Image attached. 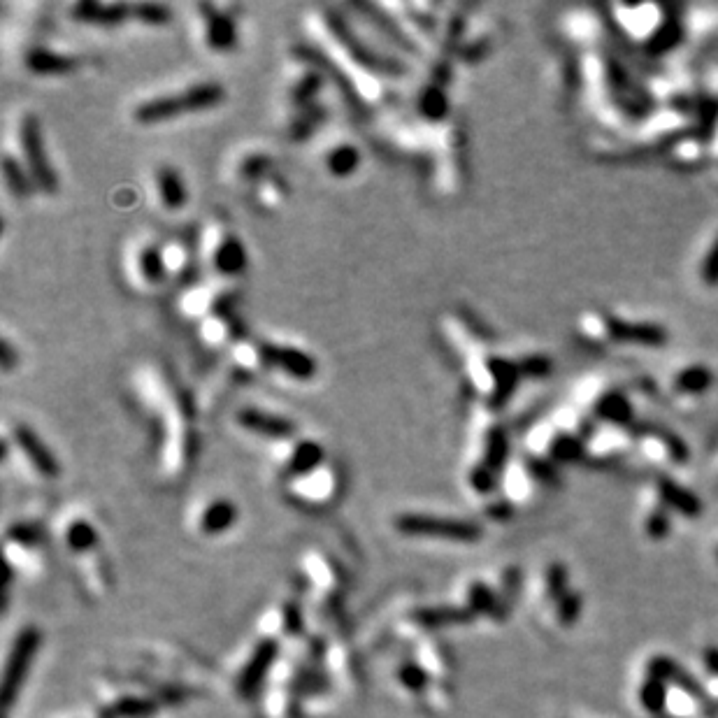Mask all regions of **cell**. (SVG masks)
<instances>
[{
	"instance_id": "22",
	"label": "cell",
	"mask_w": 718,
	"mask_h": 718,
	"mask_svg": "<svg viewBox=\"0 0 718 718\" xmlns=\"http://www.w3.org/2000/svg\"><path fill=\"white\" fill-rule=\"evenodd\" d=\"M235 426L244 433L254 435V437H263V440L282 444L289 442L293 437H298V426L296 421H291L289 416L270 412V409L258 407V405H242L235 409L233 414Z\"/></svg>"
},
{
	"instance_id": "41",
	"label": "cell",
	"mask_w": 718,
	"mask_h": 718,
	"mask_svg": "<svg viewBox=\"0 0 718 718\" xmlns=\"http://www.w3.org/2000/svg\"><path fill=\"white\" fill-rule=\"evenodd\" d=\"M63 540L73 554H89L98 547V530L91 521L77 516V519L68 521L66 530H63Z\"/></svg>"
},
{
	"instance_id": "29",
	"label": "cell",
	"mask_w": 718,
	"mask_h": 718,
	"mask_svg": "<svg viewBox=\"0 0 718 718\" xmlns=\"http://www.w3.org/2000/svg\"><path fill=\"white\" fill-rule=\"evenodd\" d=\"M198 335L207 347L228 349V351L247 337L244 335V326L238 314H235V310L217 312L212 314V317L198 321Z\"/></svg>"
},
{
	"instance_id": "42",
	"label": "cell",
	"mask_w": 718,
	"mask_h": 718,
	"mask_svg": "<svg viewBox=\"0 0 718 718\" xmlns=\"http://www.w3.org/2000/svg\"><path fill=\"white\" fill-rule=\"evenodd\" d=\"M154 712V702L145 698H121L119 702H114V705L105 707L103 712H100V718H145Z\"/></svg>"
},
{
	"instance_id": "45",
	"label": "cell",
	"mask_w": 718,
	"mask_h": 718,
	"mask_svg": "<svg viewBox=\"0 0 718 718\" xmlns=\"http://www.w3.org/2000/svg\"><path fill=\"white\" fill-rule=\"evenodd\" d=\"M38 528L31 526V523H14V526L7 530V542L17 544L19 549H31L38 544Z\"/></svg>"
},
{
	"instance_id": "46",
	"label": "cell",
	"mask_w": 718,
	"mask_h": 718,
	"mask_svg": "<svg viewBox=\"0 0 718 718\" xmlns=\"http://www.w3.org/2000/svg\"><path fill=\"white\" fill-rule=\"evenodd\" d=\"M493 607V593L484 584H472L468 591V609L470 612H484Z\"/></svg>"
},
{
	"instance_id": "35",
	"label": "cell",
	"mask_w": 718,
	"mask_h": 718,
	"mask_svg": "<svg viewBox=\"0 0 718 718\" xmlns=\"http://www.w3.org/2000/svg\"><path fill=\"white\" fill-rule=\"evenodd\" d=\"M495 38H498V31L491 24L481 26H470V31L465 33V38L458 45L454 59L458 63H465V66H477L486 59L488 54L493 52Z\"/></svg>"
},
{
	"instance_id": "1",
	"label": "cell",
	"mask_w": 718,
	"mask_h": 718,
	"mask_svg": "<svg viewBox=\"0 0 718 718\" xmlns=\"http://www.w3.org/2000/svg\"><path fill=\"white\" fill-rule=\"evenodd\" d=\"M314 52L326 63L337 86L361 110L389 103V80L405 73L396 59H384L354 33L349 21L335 10H317L310 17Z\"/></svg>"
},
{
	"instance_id": "38",
	"label": "cell",
	"mask_w": 718,
	"mask_h": 718,
	"mask_svg": "<svg viewBox=\"0 0 718 718\" xmlns=\"http://www.w3.org/2000/svg\"><path fill=\"white\" fill-rule=\"evenodd\" d=\"M198 258V251H193L186 240H168L163 242V263L168 279H184L191 277L193 261Z\"/></svg>"
},
{
	"instance_id": "14",
	"label": "cell",
	"mask_w": 718,
	"mask_h": 718,
	"mask_svg": "<svg viewBox=\"0 0 718 718\" xmlns=\"http://www.w3.org/2000/svg\"><path fill=\"white\" fill-rule=\"evenodd\" d=\"M393 526L400 535L407 537H437V540L470 544L481 537V528L470 519H456V516L405 512L398 514Z\"/></svg>"
},
{
	"instance_id": "28",
	"label": "cell",
	"mask_w": 718,
	"mask_h": 718,
	"mask_svg": "<svg viewBox=\"0 0 718 718\" xmlns=\"http://www.w3.org/2000/svg\"><path fill=\"white\" fill-rule=\"evenodd\" d=\"M70 17L77 24L96 28H117L133 21V3H98V0H84L70 7Z\"/></svg>"
},
{
	"instance_id": "11",
	"label": "cell",
	"mask_w": 718,
	"mask_h": 718,
	"mask_svg": "<svg viewBox=\"0 0 718 718\" xmlns=\"http://www.w3.org/2000/svg\"><path fill=\"white\" fill-rule=\"evenodd\" d=\"M430 163H433L435 184L442 193L451 196L463 189L465 175H468V135L456 117L435 128Z\"/></svg>"
},
{
	"instance_id": "24",
	"label": "cell",
	"mask_w": 718,
	"mask_h": 718,
	"mask_svg": "<svg viewBox=\"0 0 718 718\" xmlns=\"http://www.w3.org/2000/svg\"><path fill=\"white\" fill-rule=\"evenodd\" d=\"M128 277L138 289H156L168 279L163 263V242L140 240L128 251Z\"/></svg>"
},
{
	"instance_id": "20",
	"label": "cell",
	"mask_w": 718,
	"mask_h": 718,
	"mask_svg": "<svg viewBox=\"0 0 718 718\" xmlns=\"http://www.w3.org/2000/svg\"><path fill=\"white\" fill-rule=\"evenodd\" d=\"M42 642V633L38 628L28 626L21 630L14 639L10 656H7L5 663V674H3V707L10 709L17 700V695L21 693V686L28 677V670H31V663L35 658V653L40 649Z\"/></svg>"
},
{
	"instance_id": "2",
	"label": "cell",
	"mask_w": 718,
	"mask_h": 718,
	"mask_svg": "<svg viewBox=\"0 0 718 718\" xmlns=\"http://www.w3.org/2000/svg\"><path fill=\"white\" fill-rule=\"evenodd\" d=\"M138 393L159 421L165 472L172 477L184 475L198 454L196 412L189 393L156 368L140 372Z\"/></svg>"
},
{
	"instance_id": "37",
	"label": "cell",
	"mask_w": 718,
	"mask_h": 718,
	"mask_svg": "<svg viewBox=\"0 0 718 718\" xmlns=\"http://www.w3.org/2000/svg\"><path fill=\"white\" fill-rule=\"evenodd\" d=\"M291 196V186L286 182L284 175L272 172L263 182H258L254 189H249V198L258 210L263 212H277Z\"/></svg>"
},
{
	"instance_id": "10",
	"label": "cell",
	"mask_w": 718,
	"mask_h": 718,
	"mask_svg": "<svg viewBox=\"0 0 718 718\" xmlns=\"http://www.w3.org/2000/svg\"><path fill=\"white\" fill-rule=\"evenodd\" d=\"M653 396L679 412H693L716 386V368L702 358H681L651 379Z\"/></svg>"
},
{
	"instance_id": "34",
	"label": "cell",
	"mask_w": 718,
	"mask_h": 718,
	"mask_svg": "<svg viewBox=\"0 0 718 718\" xmlns=\"http://www.w3.org/2000/svg\"><path fill=\"white\" fill-rule=\"evenodd\" d=\"M667 161H670V165H674V168H681V170H695L700 168V165H707L709 161H712V147H709V131L707 135H700V133H686L684 138L674 142V145L667 149Z\"/></svg>"
},
{
	"instance_id": "33",
	"label": "cell",
	"mask_w": 718,
	"mask_h": 718,
	"mask_svg": "<svg viewBox=\"0 0 718 718\" xmlns=\"http://www.w3.org/2000/svg\"><path fill=\"white\" fill-rule=\"evenodd\" d=\"M337 484H340L337 470L333 468V465L323 463L321 468L310 472V475L291 481L289 491H291L293 498H298V500L323 502V500L333 498L335 491H337Z\"/></svg>"
},
{
	"instance_id": "8",
	"label": "cell",
	"mask_w": 718,
	"mask_h": 718,
	"mask_svg": "<svg viewBox=\"0 0 718 718\" xmlns=\"http://www.w3.org/2000/svg\"><path fill=\"white\" fill-rule=\"evenodd\" d=\"M512 458V437L505 419L479 405L472 419V458L465 472L468 486L477 495H491L502 484Z\"/></svg>"
},
{
	"instance_id": "30",
	"label": "cell",
	"mask_w": 718,
	"mask_h": 718,
	"mask_svg": "<svg viewBox=\"0 0 718 718\" xmlns=\"http://www.w3.org/2000/svg\"><path fill=\"white\" fill-rule=\"evenodd\" d=\"M363 163V152L356 142L337 138L326 142L321 152V165L326 170L328 177L333 179H349L354 177L358 170H361Z\"/></svg>"
},
{
	"instance_id": "39",
	"label": "cell",
	"mask_w": 718,
	"mask_h": 718,
	"mask_svg": "<svg viewBox=\"0 0 718 718\" xmlns=\"http://www.w3.org/2000/svg\"><path fill=\"white\" fill-rule=\"evenodd\" d=\"M470 619H472L470 609H456V607H426V609H416L412 614V621L428 630L456 626V623H468Z\"/></svg>"
},
{
	"instance_id": "26",
	"label": "cell",
	"mask_w": 718,
	"mask_h": 718,
	"mask_svg": "<svg viewBox=\"0 0 718 718\" xmlns=\"http://www.w3.org/2000/svg\"><path fill=\"white\" fill-rule=\"evenodd\" d=\"M24 68L35 77H63L82 66L80 54L61 52L49 45H31L24 52Z\"/></svg>"
},
{
	"instance_id": "4",
	"label": "cell",
	"mask_w": 718,
	"mask_h": 718,
	"mask_svg": "<svg viewBox=\"0 0 718 718\" xmlns=\"http://www.w3.org/2000/svg\"><path fill=\"white\" fill-rule=\"evenodd\" d=\"M574 337L598 354H635L658 351L672 340V330L653 314L623 310V307H588L577 314Z\"/></svg>"
},
{
	"instance_id": "44",
	"label": "cell",
	"mask_w": 718,
	"mask_h": 718,
	"mask_svg": "<svg viewBox=\"0 0 718 718\" xmlns=\"http://www.w3.org/2000/svg\"><path fill=\"white\" fill-rule=\"evenodd\" d=\"M172 19L170 10L159 3H133V21L135 24L149 26V28H161L168 26Z\"/></svg>"
},
{
	"instance_id": "13",
	"label": "cell",
	"mask_w": 718,
	"mask_h": 718,
	"mask_svg": "<svg viewBox=\"0 0 718 718\" xmlns=\"http://www.w3.org/2000/svg\"><path fill=\"white\" fill-rule=\"evenodd\" d=\"M198 256L210 268L212 279L221 282H235L249 265L247 247L224 221H214L205 228L198 242Z\"/></svg>"
},
{
	"instance_id": "47",
	"label": "cell",
	"mask_w": 718,
	"mask_h": 718,
	"mask_svg": "<svg viewBox=\"0 0 718 718\" xmlns=\"http://www.w3.org/2000/svg\"><path fill=\"white\" fill-rule=\"evenodd\" d=\"M284 621H286V630H289L291 635L300 633V628H303V619H300V609L296 605H286L284 607Z\"/></svg>"
},
{
	"instance_id": "17",
	"label": "cell",
	"mask_w": 718,
	"mask_h": 718,
	"mask_svg": "<svg viewBox=\"0 0 718 718\" xmlns=\"http://www.w3.org/2000/svg\"><path fill=\"white\" fill-rule=\"evenodd\" d=\"M238 303V289L233 282H221V279H210V282H196L182 293L179 298V312L186 319L203 321L217 312H231Z\"/></svg>"
},
{
	"instance_id": "31",
	"label": "cell",
	"mask_w": 718,
	"mask_h": 718,
	"mask_svg": "<svg viewBox=\"0 0 718 718\" xmlns=\"http://www.w3.org/2000/svg\"><path fill=\"white\" fill-rule=\"evenodd\" d=\"M275 172V156H272L268 149L254 147L244 149V152L233 161V182L242 184L244 189H254L258 182H263L265 177H270Z\"/></svg>"
},
{
	"instance_id": "6",
	"label": "cell",
	"mask_w": 718,
	"mask_h": 718,
	"mask_svg": "<svg viewBox=\"0 0 718 718\" xmlns=\"http://www.w3.org/2000/svg\"><path fill=\"white\" fill-rule=\"evenodd\" d=\"M579 91L593 117L605 126L633 121L635 100H630L628 73L605 47L588 49L581 56Z\"/></svg>"
},
{
	"instance_id": "12",
	"label": "cell",
	"mask_w": 718,
	"mask_h": 718,
	"mask_svg": "<svg viewBox=\"0 0 718 718\" xmlns=\"http://www.w3.org/2000/svg\"><path fill=\"white\" fill-rule=\"evenodd\" d=\"M14 145H17V149H12V152L28 170V175L35 182V189L47 193V196L59 191V177H56V170L52 168V161L47 156L45 135H42L38 114H19L17 124H14Z\"/></svg>"
},
{
	"instance_id": "19",
	"label": "cell",
	"mask_w": 718,
	"mask_h": 718,
	"mask_svg": "<svg viewBox=\"0 0 718 718\" xmlns=\"http://www.w3.org/2000/svg\"><path fill=\"white\" fill-rule=\"evenodd\" d=\"M637 451L646 461L660 465V468H672V465L684 463L688 458V447L674 430L660 426V423H642L635 428Z\"/></svg>"
},
{
	"instance_id": "36",
	"label": "cell",
	"mask_w": 718,
	"mask_h": 718,
	"mask_svg": "<svg viewBox=\"0 0 718 718\" xmlns=\"http://www.w3.org/2000/svg\"><path fill=\"white\" fill-rule=\"evenodd\" d=\"M235 523H238V507L228 498L210 500L198 516V530L207 537L224 535Z\"/></svg>"
},
{
	"instance_id": "21",
	"label": "cell",
	"mask_w": 718,
	"mask_h": 718,
	"mask_svg": "<svg viewBox=\"0 0 718 718\" xmlns=\"http://www.w3.org/2000/svg\"><path fill=\"white\" fill-rule=\"evenodd\" d=\"M5 442L17 449V454H21V458L31 465L35 475H40L42 479H59L61 475L59 458L52 454L47 442L42 440L28 423L19 421L14 423V426H10V430H7L5 435Z\"/></svg>"
},
{
	"instance_id": "40",
	"label": "cell",
	"mask_w": 718,
	"mask_h": 718,
	"mask_svg": "<svg viewBox=\"0 0 718 718\" xmlns=\"http://www.w3.org/2000/svg\"><path fill=\"white\" fill-rule=\"evenodd\" d=\"M3 179H5L7 189H10L17 198H28L38 191L35 189V182L31 179V175H28V170L21 165L17 156H14L12 149H5V154H3Z\"/></svg>"
},
{
	"instance_id": "9",
	"label": "cell",
	"mask_w": 718,
	"mask_h": 718,
	"mask_svg": "<svg viewBox=\"0 0 718 718\" xmlns=\"http://www.w3.org/2000/svg\"><path fill=\"white\" fill-rule=\"evenodd\" d=\"M228 98L226 86L221 82H193L177 91L156 93L138 100L131 110V119L138 126H156L165 121H175L189 114H200L224 105Z\"/></svg>"
},
{
	"instance_id": "27",
	"label": "cell",
	"mask_w": 718,
	"mask_h": 718,
	"mask_svg": "<svg viewBox=\"0 0 718 718\" xmlns=\"http://www.w3.org/2000/svg\"><path fill=\"white\" fill-rule=\"evenodd\" d=\"M279 658V644L275 639H261L256 644L254 653H251L247 663H244L240 677H238V693L242 698H254L263 681L268 679L272 667H275Z\"/></svg>"
},
{
	"instance_id": "23",
	"label": "cell",
	"mask_w": 718,
	"mask_h": 718,
	"mask_svg": "<svg viewBox=\"0 0 718 718\" xmlns=\"http://www.w3.org/2000/svg\"><path fill=\"white\" fill-rule=\"evenodd\" d=\"M277 451L279 477H282L286 484L310 475V472L326 463V451H323L321 442L310 440V437H293L289 442L277 444Z\"/></svg>"
},
{
	"instance_id": "7",
	"label": "cell",
	"mask_w": 718,
	"mask_h": 718,
	"mask_svg": "<svg viewBox=\"0 0 718 718\" xmlns=\"http://www.w3.org/2000/svg\"><path fill=\"white\" fill-rule=\"evenodd\" d=\"M609 24L635 52L658 59L686 40L684 17L667 5H612Z\"/></svg>"
},
{
	"instance_id": "43",
	"label": "cell",
	"mask_w": 718,
	"mask_h": 718,
	"mask_svg": "<svg viewBox=\"0 0 718 718\" xmlns=\"http://www.w3.org/2000/svg\"><path fill=\"white\" fill-rule=\"evenodd\" d=\"M398 681L405 691L421 695V693H426L430 686V672L419 663H402L398 670Z\"/></svg>"
},
{
	"instance_id": "32",
	"label": "cell",
	"mask_w": 718,
	"mask_h": 718,
	"mask_svg": "<svg viewBox=\"0 0 718 718\" xmlns=\"http://www.w3.org/2000/svg\"><path fill=\"white\" fill-rule=\"evenodd\" d=\"M154 193L165 212H179L189 203V189L175 165L161 163L154 170Z\"/></svg>"
},
{
	"instance_id": "48",
	"label": "cell",
	"mask_w": 718,
	"mask_h": 718,
	"mask_svg": "<svg viewBox=\"0 0 718 718\" xmlns=\"http://www.w3.org/2000/svg\"><path fill=\"white\" fill-rule=\"evenodd\" d=\"M14 358H17V356H14L12 344H10V340H7V337H5V340H3V356H0V363H3V370H5V372H12V368H14Z\"/></svg>"
},
{
	"instance_id": "5",
	"label": "cell",
	"mask_w": 718,
	"mask_h": 718,
	"mask_svg": "<svg viewBox=\"0 0 718 718\" xmlns=\"http://www.w3.org/2000/svg\"><path fill=\"white\" fill-rule=\"evenodd\" d=\"M653 396V384L644 379H623L614 372H588L572 386L570 402L588 416L595 428L639 426V398Z\"/></svg>"
},
{
	"instance_id": "3",
	"label": "cell",
	"mask_w": 718,
	"mask_h": 718,
	"mask_svg": "<svg viewBox=\"0 0 718 718\" xmlns=\"http://www.w3.org/2000/svg\"><path fill=\"white\" fill-rule=\"evenodd\" d=\"M463 368L481 407L500 414L523 384L542 382L554 372V358L540 349L507 354L491 342L465 356Z\"/></svg>"
},
{
	"instance_id": "15",
	"label": "cell",
	"mask_w": 718,
	"mask_h": 718,
	"mask_svg": "<svg viewBox=\"0 0 718 718\" xmlns=\"http://www.w3.org/2000/svg\"><path fill=\"white\" fill-rule=\"evenodd\" d=\"M258 344H261L263 370H268L272 375H279L296 384H307L317 377L319 363L307 349L291 342H275V340H258Z\"/></svg>"
},
{
	"instance_id": "16",
	"label": "cell",
	"mask_w": 718,
	"mask_h": 718,
	"mask_svg": "<svg viewBox=\"0 0 718 718\" xmlns=\"http://www.w3.org/2000/svg\"><path fill=\"white\" fill-rule=\"evenodd\" d=\"M235 12H238L235 5H198L200 40H203L207 52L231 54L240 47V28Z\"/></svg>"
},
{
	"instance_id": "25",
	"label": "cell",
	"mask_w": 718,
	"mask_h": 718,
	"mask_svg": "<svg viewBox=\"0 0 718 718\" xmlns=\"http://www.w3.org/2000/svg\"><path fill=\"white\" fill-rule=\"evenodd\" d=\"M633 451H637L635 430L595 428L591 440H588L584 461L609 468V465H619L621 461H626Z\"/></svg>"
},
{
	"instance_id": "18",
	"label": "cell",
	"mask_w": 718,
	"mask_h": 718,
	"mask_svg": "<svg viewBox=\"0 0 718 718\" xmlns=\"http://www.w3.org/2000/svg\"><path fill=\"white\" fill-rule=\"evenodd\" d=\"M686 277L691 289L702 296L718 293V221L709 224L695 240L688 256Z\"/></svg>"
}]
</instances>
